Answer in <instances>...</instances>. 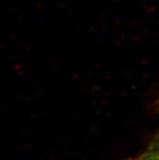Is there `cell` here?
I'll use <instances>...</instances> for the list:
<instances>
[{
  "instance_id": "6da1fadb",
  "label": "cell",
  "mask_w": 159,
  "mask_h": 160,
  "mask_svg": "<svg viewBox=\"0 0 159 160\" xmlns=\"http://www.w3.org/2000/svg\"><path fill=\"white\" fill-rule=\"evenodd\" d=\"M127 160H159V132L142 152Z\"/></svg>"
}]
</instances>
